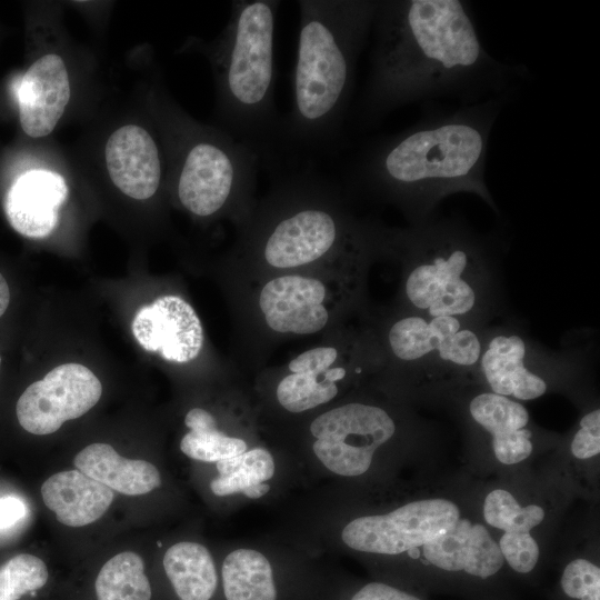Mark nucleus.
Instances as JSON below:
<instances>
[{"label":"nucleus","instance_id":"f257e3e1","mask_svg":"<svg viewBox=\"0 0 600 600\" xmlns=\"http://www.w3.org/2000/svg\"><path fill=\"white\" fill-rule=\"evenodd\" d=\"M371 31L370 72L354 109L362 128L413 102L506 96L526 72L486 50L466 1L377 0Z\"/></svg>","mask_w":600,"mask_h":600},{"label":"nucleus","instance_id":"f03ea898","mask_svg":"<svg viewBox=\"0 0 600 600\" xmlns=\"http://www.w3.org/2000/svg\"><path fill=\"white\" fill-rule=\"evenodd\" d=\"M504 102L506 96L491 97L380 138L362 150L350 174L417 212L458 191L474 192L491 203L484 181L487 152Z\"/></svg>","mask_w":600,"mask_h":600},{"label":"nucleus","instance_id":"7ed1b4c3","mask_svg":"<svg viewBox=\"0 0 600 600\" xmlns=\"http://www.w3.org/2000/svg\"><path fill=\"white\" fill-rule=\"evenodd\" d=\"M298 6L293 100L281 118L283 152L318 150L338 137L377 0H300Z\"/></svg>","mask_w":600,"mask_h":600},{"label":"nucleus","instance_id":"20e7f679","mask_svg":"<svg viewBox=\"0 0 600 600\" xmlns=\"http://www.w3.org/2000/svg\"><path fill=\"white\" fill-rule=\"evenodd\" d=\"M278 0H236L213 49L226 132L273 167L281 147L276 108L274 33Z\"/></svg>","mask_w":600,"mask_h":600},{"label":"nucleus","instance_id":"39448f33","mask_svg":"<svg viewBox=\"0 0 600 600\" xmlns=\"http://www.w3.org/2000/svg\"><path fill=\"white\" fill-rule=\"evenodd\" d=\"M194 138L181 153L177 196L189 212L207 218L247 199L260 160L226 131Z\"/></svg>","mask_w":600,"mask_h":600},{"label":"nucleus","instance_id":"423d86ee","mask_svg":"<svg viewBox=\"0 0 600 600\" xmlns=\"http://www.w3.org/2000/svg\"><path fill=\"white\" fill-rule=\"evenodd\" d=\"M297 206H291L288 181H284L289 207L270 224L263 238V258L271 267L287 269L311 263L336 247L340 238V218L324 200L318 180L310 171L296 173Z\"/></svg>","mask_w":600,"mask_h":600},{"label":"nucleus","instance_id":"0eeeda50","mask_svg":"<svg viewBox=\"0 0 600 600\" xmlns=\"http://www.w3.org/2000/svg\"><path fill=\"white\" fill-rule=\"evenodd\" d=\"M310 431L313 452L329 471L358 477L370 468L374 451L393 436L396 426L379 407L348 403L317 417Z\"/></svg>","mask_w":600,"mask_h":600},{"label":"nucleus","instance_id":"6e6552de","mask_svg":"<svg viewBox=\"0 0 600 600\" xmlns=\"http://www.w3.org/2000/svg\"><path fill=\"white\" fill-rule=\"evenodd\" d=\"M459 518V508L449 500H418L386 514L351 520L342 529L341 539L357 551L399 554L444 533Z\"/></svg>","mask_w":600,"mask_h":600},{"label":"nucleus","instance_id":"1a4fd4ad","mask_svg":"<svg viewBox=\"0 0 600 600\" xmlns=\"http://www.w3.org/2000/svg\"><path fill=\"white\" fill-rule=\"evenodd\" d=\"M101 394V382L89 368L76 362L63 363L23 391L17 402V418L26 431L50 434L66 421L87 413Z\"/></svg>","mask_w":600,"mask_h":600},{"label":"nucleus","instance_id":"9d476101","mask_svg":"<svg viewBox=\"0 0 600 600\" xmlns=\"http://www.w3.org/2000/svg\"><path fill=\"white\" fill-rule=\"evenodd\" d=\"M423 234L434 256L409 274V300L419 309H428L433 318L467 313L476 300L473 289L461 279L469 261L468 244L444 230Z\"/></svg>","mask_w":600,"mask_h":600},{"label":"nucleus","instance_id":"9b49d317","mask_svg":"<svg viewBox=\"0 0 600 600\" xmlns=\"http://www.w3.org/2000/svg\"><path fill=\"white\" fill-rule=\"evenodd\" d=\"M131 330L138 343L163 359L184 363L200 353L203 344L201 321L183 299L164 296L141 307Z\"/></svg>","mask_w":600,"mask_h":600},{"label":"nucleus","instance_id":"f8f14e48","mask_svg":"<svg viewBox=\"0 0 600 600\" xmlns=\"http://www.w3.org/2000/svg\"><path fill=\"white\" fill-rule=\"evenodd\" d=\"M326 287L313 278L282 276L264 284L259 306L267 324L281 333L311 334L328 322Z\"/></svg>","mask_w":600,"mask_h":600},{"label":"nucleus","instance_id":"ddd939ff","mask_svg":"<svg viewBox=\"0 0 600 600\" xmlns=\"http://www.w3.org/2000/svg\"><path fill=\"white\" fill-rule=\"evenodd\" d=\"M106 166L113 184L126 196L147 200L158 191L162 166L158 147L142 127L126 124L108 139Z\"/></svg>","mask_w":600,"mask_h":600},{"label":"nucleus","instance_id":"4468645a","mask_svg":"<svg viewBox=\"0 0 600 600\" xmlns=\"http://www.w3.org/2000/svg\"><path fill=\"white\" fill-rule=\"evenodd\" d=\"M70 82L62 58L54 53L36 60L23 74L19 90V118L31 138L48 136L70 100Z\"/></svg>","mask_w":600,"mask_h":600},{"label":"nucleus","instance_id":"2eb2a0df","mask_svg":"<svg viewBox=\"0 0 600 600\" xmlns=\"http://www.w3.org/2000/svg\"><path fill=\"white\" fill-rule=\"evenodd\" d=\"M64 178L49 170H31L10 187L4 212L11 227L31 239L52 233L59 223V210L68 198Z\"/></svg>","mask_w":600,"mask_h":600},{"label":"nucleus","instance_id":"dca6fc26","mask_svg":"<svg viewBox=\"0 0 600 600\" xmlns=\"http://www.w3.org/2000/svg\"><path fill=\"white\" fill-rule=\"evenodd\" d=\"M427 562L446 571H466L481 579L496 574L503 564L499 544L479 523L459 518L444 533L422 546Z\"/></svg>","mask_w":600,"mask_h":600},{"label":"nucleus","instance_id":"f3484780","mask_svg":"<svg viewBox=\"0 0 600 600\" xmlns=\"http://www.w3.org/2000/svg\"><path fill=\"white\" fill-rule=\"evenodd\" d=\"M41 494L59 522L82 527L97 521L109 509L113 492L79 470L60 471L48 478Z\"/></svg>","mask_w":600,"mask_h":600},{"label":"nucleus","instance_id":"a211bd4d","mask_svg":"<svg viewBox=\"0 0 600 600\" xmlns=\"http://www.w3.org/2000/svg\"><path fill=\"white\" fill-rule=\"evenodd\" d=\"M472 418L493 437L496 458L504 464L518 463L532 452L531 432L526 429V408L497 393H481L470 402Z\"/></svg>","mask_w":600,"mask_h":600},{"label":"nucleus","instance_id":"6ab92c4d","mask_svg":"<svg viewBox=\"0 0 600 600\" xmlns=\"http://www.w3.org/2000/svg\"><path fill=\"white\" fill-rule=\"evenodd\" d=\"M76 468L111 490L127 496L151 492L161 484L159 470L146 460L124 458L108 443H91L74 458Z\"/></svg>","mask_w":600,"mask_h":600},{"label":"nucleus","instance_id":"aec40b11","mask_svg":"<svg viewBox=\"0 0 600 600\" xmlns=\"http://www.w3.org/2000/svg\"><path fill=\"white\" fill-rule=\"evenodd\" d=\"M526 347L516 334L493 338L481 359L483 373L493 393L521 400L541 397L547 384L523 364Z\"/></svg>","mask_w":600,"mask_h":600},{"label":"nucleus","instance_id":"412c9836","mask_svg":"<svg viewBox=\"0 0 600 600\" xmlns=\"http://www.w3.org/2000/svg\"><path fill=\"white\" fill-rule=\"evenodd\" d=\"M163 569L179 600H210L218 587V573L209 550L192 541L171 546L163 556Z\"/></svg>","mask_w":600,"mask_h":600},{"label":"nucleus","instance_id":"4be33fe9","mask_svg":"<svg viewBox=\"0 0 600 600\" xmlns=\"http://www.w3.org/2000/svg\"><path fill=\"white\" fill-rule=\"evenodd\" d=\"M218 477L210 482V489L218 497L242 493L258 499L270 491L268 480L274 476V460L263 448L247 450L236 457L216 462Z\"/></svg>","mask_w":600,"mask_h":600},{"label":"nucleus","instance_id":"5701e85b","mask_svg":"<svg viewBox=\"0 0 600 600\" xmlns=\"http://www.w3.org/2000/svg\"><path fill=\"white\" fill-rule=\"evenodd\" d=\"M222 587L227 600H277L271 563L254 549H236L223 560Z\"/></svg>","mask_w":600,"mask_h":600},{"label":"nucleus","instance_id":"b1692460","mask_svg":"<svg viewBox=\"0 0 600 600\" xmlns=\"http://www.w3.org/2000/svg\"><path fill=\"white\" fill-rule=\"evenodd\" d=\"M184 423L189 432L181 439L180 449L190 459L218 462L247 451L244 440L219 431L214 417L202 408L189 410Z\"/></svg>","mask_w":600,"mask_h":600},{"label":"nucleus","instance_id":"393cba45","mask_svg":"<svg viewBox=\"0 0 600 600\" xmlns=\"http://www.w3.org/2000/svg\"><path fill=\"white\" fill-rule=\"evenodd\" d=\"M94 592L97 600H151L142 558L132 551L110 558L96 578Z\"/></svg>","mask_w":600,"mask_h":600},{"label":"nucleus","instance_id":"a878e982","mask_svg":"<svg viewBox=\"0 0 600 600\" xmlns=\"http://www.w3.org/2000/svg\"><path fill=\"white\" fill-rule=\"evenodd\" d=\"M326 372L291 373L284 377L276 391L279 403L290 412L300 413L329 402L337 396L338 387Z\"/></svg>","mask_w":600,"mask_h":600},{"label":"nucleus","instance_id":"bb28decb","mask_svg":"<svg viewBox=\"0 0 600 600\" xmlns=\"http://www.w3.org/2000/svg\"><path fill=\"white\" fill-rule=\"evenodd\" d=\"M48 579L42 559L29 553L17 554L0 566V600H20L42 589Z\"/></svg>","mask_w":600,"mask_h":600},{"label":"nucleus","instance_id":"cd10ccee","mask_svg":"<svg viewBox=\"0 0 600 600\" xmlns=\"http://www.w3.org/2000/svg\"><path fill=\"white\" fill-rule=\"evenodd\" d=\"M486 521L506 532H529L544 518V511L537 504L521 508L513 496L502 489L491 491L483 506Z\"/></svg>","mask_w":600,"mask_h":600},{"label":"nucleus","instance_id":"c85d7f7f","mask_svg":"<svg viewBox=\"0 0 600 600\" xmlns=\"http://www.w3.org/2000/svg\"><path fill=\"white\" fill-rule=\"evenodd\" d=\"M393 353L401 360L412 361L438 350L441 340L433 333L429 322L420 317H407L396 322L389 332Z\"/></svg>","mask_w":600,"mask_h":600},{"label":"nucleus","instance_id":"c756f323","mask_svg":"<svg viewBox=\"0 0 600 600\" xmlns=\"http://www.w3.org/2000/svg\"><path fill=\"white\" fill-rule=\"evenodd\" d=\"M563 592L572 599L600 600V569L586 559H576L561 577Z\"/></svg>","mask_w":600,"mask_h":600},{"label":"nucleus","instance_id":"7c9ffc66","mask_svg":"<svg viewBox=\"0 0 600 600\" xmlns=\"http://www.w3.org/2000/svg\"><path fill=\"white\" fill-rule=\"evenodd\" d=\"M499 548L503 559L519 573L530 572L539 559V547L529 532H506Z\"/></svg>","mask_w":600,"mask_h":600},{"label":"nucleus","instance_id":"2f4dec72","mask_svg":"<svg viewBox=\"0 0 600 600\" xmlns=\"http://www.w3.org/2000/svg\"><path fill=\"white\" fill-rule=\"evenodd\" d=\"M438 351L442 360L471 366L479 360L481 347L477 334L464 329L443 339Z\"/></svg>","mask_w":600,"mask_h":600},{"label":"nucleus","instance_id":"473e14b6","mask_svg":"<svg viewBox=\"0 0 600 600\" xmlns=\"http://www.w3.org/2000/svg\"><path fill=\"white\" fill-rule=\"evenodd\" d=\"M580 426L572 440L571 452L578 459H589L600 452V410L586 414Z\"/></svg>","mask_w":600,"mask_h":600},{"label":"nucleus","instance_id":"72a5a7b5","mask_svg":"<svg viewBox=\"0 0 600 600\" xmlns=\"http://www.w3.org/2000/svg\"><path fill=\"white\" fill-rule=\"evenodd\" d=\"M338 357L337 349L332 347H319L308 350L289 363V370L292 373H317L323 374Z\"/></svg>","mask_w":600,"mask_h":600},{"label":"nucleus","instance_id":"f704fd0d","mask_svg":"<svg viewBox=\"0 0 600 600\" xmlns=\"http://www.w3.org/2000/svg\"><path fill=\"white\" fill-rule=\"evenodd\" d=\"M351 600H421L418 597L402 591L396 587L382 583L370 582L361 587Z\"/></svg>","mask_w":600,"mask_h":600},{"label":"nucleus","instance_id":"c9c22d12","mask_svg":"<svg viewBox=\"0 0 600 600\" xmlns=\"http://www.w3.org/2000/svg\"><path fill=\"white\" fill-rule=\"evenodd\" d=\"M24 503L14 497L0 498V529L11 527L26 514Z\"/></svg>","mask_w":600,"mask_h":600},{"label":"nucleus","instance_id":"e433bc0d","mask_svg":"<svg viewBox=\"0 0 600 600\" xmlns=\"http://www.w3.org/2000/svg\"><path fill=\"white\" fill-rule=\"evenodd\" d=\"M429 326L441 342L460 330L459 320L452 316L436 317L429 322Z\"/></svg>","mask_w":600,"mask_h":600},{"label":"nucleus","instance_id":"4c0bfd02","mask_svg":"<svg viewBox=\"0 0 600 600\" xmlns=\"http://www.w3.org/2000/svg\"><path fill=\"white\" fill-rule=\"evenodd\" d=\"M10 302V290L9 286L3 278V276L0 273V318L6 312L8 306Z\"/></svg>","mask_w":600,"mask_h":600},{"label":"nucleus","instance_id":"58836bf2","mask_svg":"<svg viewBox=\"0 0 600 600\" xmlns=\"http://www.w3.org/2000/svg\"><path fill=\"white\" fill-rule=\"evenodd\" d=\"M0 364H1V357H0Z\"/></svg>","mask_w":600,"mask_h":600}]
</instances>
